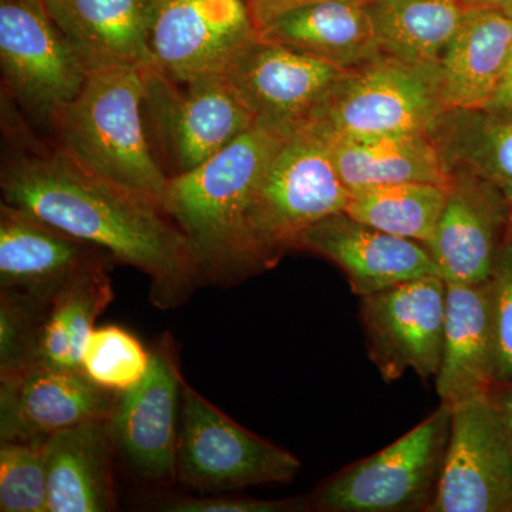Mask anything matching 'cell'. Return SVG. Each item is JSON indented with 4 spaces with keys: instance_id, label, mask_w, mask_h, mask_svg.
I'll return each instance as SVG.
<instances>
[{
    "instance_id": "39",
    "label": "cell",
    "mask_w": 512,
    "mask_h": 512,
    "mask_svg": "<svg viewBox=\"0 0 512 512\" xmlns=\"http://www.w3.org/2000/svg\"><path fill=\"white\" fill-rule=\"evenodd\" d=\"M505 13H507L508 16L512 19V6L510 8L503 9Z\"/></svg>"
},
{
    "instance_id": "4",
    "label": "cell",
    "mask_w": 512,
    "mask_h": 512,
    "mask_svg": "<svg viewBox=\"0 0 512 512\" xmlns=\"http://www.w3.org/2000/svg\"><path fill=\"white\" fill-rule=\"evenodd\" d=\"M350 191L329 143L311 128L282 140L259 178L242 229V279L274 268L306 231L346 210Z\"/></svg>"
},
{
    "instance_id": "38",
    "label": "cell",
    "mask_w": 512,
    "mask_h": 512,
    "mask_svg": "<svg viewBox=\"0 0 512 512\" xmlns=\"http://www.w3.org/2000/svg\"><path fill=\"white\" fill-rule=\"evenodd\" d=\"M508 237H510L512 239V214H511L510 227H508Z\"/></svg>"
},
{
    "instance_id": "3",
    "label": "cell",
    "mask_w": 512,
    "mask_h": 512,
    "mask_svg": "<svg viewBox=\"0 0 512 512\" xmlns=\"http://www.w3.org/2000/svg\"><path fill=\"white\" fill-rule=\"evenodd\" d=\"M144 93L146 67L89 74L52 128L56 147L77 164L161 204L170 177L148 137Z\"/></svg>"
},
{
    "instance_id": "33",
    "label": "cell",
    "mask_w": 512,
    "mask_h": 512,
    "mask_svg": "<svg viewBox=\"0 0 512 512\" xmlns=\"http://www.w3.org/2000/svg\"><path fill=\"white\" fill-rule=\"evenodd\" d=\"M299 500H255V498L218 495V497L178 498L163 505L167 512H291L305 507Z\"/></svg>"
},
{
    "instance_id": "15",
    "label": "cell",
    "mask_w": 512,
    "mask_h": 512,
    "mask_svg": "<svg viewBox=\"0 0 512 512\" xmlns=\"http://www.w3.org/2000/svg\"><path fill=\"white\" fill-rule=\"evenodd\" d=\"M511 202L493 184L468 173H451L447 200L429 247L447 284H483L491 278L508 237Z\"/></svg>"
},
{
    "instance_id": "19",
    "label": "cell",
    "mask_w": 512,
    "mask_h": 512,
    "mask_svg": "<svg viewBox=\"0 0 512 512\" xmlns=\"http://www.w3.org/2000/svg\"><path fill=\"white\" fill-rule=\"evenodd\" d=\"M103 258L111 256L29 212L0 204V289L50 303L74 275Z\"/></svg>"
},
{
    "instance_id": "18",
    "label": "cell",
    "mask_w": 512,
    "mask_h": 512,
    "mask_svg": "<svg viewBox=\"0 0 512 512\" xmlns=\"http://www.w3.org/2000/svg\"><path fill=\"white\" fill-rule=\"evenodd\" d=\"M160 0H45L87 74L154 67L150 35Z\"/></svg>"
},
{
    "instance_id": "26",
    "label": "cell",
    "mask_w": 512,
    "mask_h": 512,
    "mask_svg": "<svg viewBox=\"0 0 512 512\" xmlns=\"http://www.w3.org/2000/svg\"><path fill=\"white\" fill-rule=\"evenodd\" d=\"M103 258L74 275L53 296L40 330L37 363L83 372L82 356L96 320L113 301L109 266Z\"/></svg>"
},
{
    "instance_id": "21",
    "label": "cell",
    "mask_w": 512,
    "mask_h": 512,
    "mask_svg": "<svg viewBox=\"0 0 512 512\" xmlns=\"http://www.w3.org/2000/svg\"><path fill=\"white\" fill-rule=\"evenodd\" d=\"M512 50V19L503 9L468 8L439 63L446 109H484L497 90Z\"/></svg>"
},
{
    "instance_id": "14",
    "label": "cell",
    "mask_w": 512,
    "mask_h": 512,
    "mask_svg": "<svg viewBox=\"0 0 512 512\" xmlns=\"http://www.w3.org/2000/svg\"><path fill=\"white\" fill-rule=\"evenodd\" d=\"M151 349L148 373L119 394L110 416L117 451L138 477L154 483L177 480L178 431L184 377L174 339L164 335Z\"/></svg>"
},
{
    "instance_id": "35",
    "label": "cell",
    "mask_w": 512,
    "mask_h": 512,
    "mask_svg": "<svg viewBox=\"0 0 512 512\" xmlns=\"http://www.w3.org/2000/svg\"><path fill=\"white\" fill-rule=\"evenodd\" d=\"M484 109L510 111L512 113V50L507 66H505L503 77H501L500 83H498L497 90H495L490 103Z\"/></svg>"
},
{
    "instance_id": "24",
    "label": "cell",
    "mask_w": 512,
    "mask_h": 512,
    "mask_svg": "<svg viewBox=\"0 0 512 512\" xmlns=\"http://www.w3.org/2000/svg\"><path fill=\"white\" fill-rule=\"evenodd\" d=\"M323 137L328 140L333 161L349 191L387 184L429 183L448 187L450 183L439 147L426 134Z\"/></svg>"
},
{
    "instance_id": "23",
    "label": "cell",
    "mask_w": 512,
    "mask_h": 512,
    "mask_svg": "<svg viewBox=\"0 0 512 512\" xmlns=\"http://www.w3.org/2000/svg\"><path fill=\"white\" fill-rule=\"evenodd\" d=\"M259 39L298 50L343 70L382 55L367 2L329 0L289 10L259 29Z\"/></svg>"
},
{
    "instance_id": "12",
    "label": "cell",
    "mask_w": 512,
    "mask_h": 512,
    "mask_svg": "<svg viewBox=\"0 0 512 512\" xmlns=\"http://www.w3.org/2000/svg\"><path fill=\"white\" fill-rule=\"evenodd\" d=\"M447 282L427 275L360 298L370 359L386 382L414 370L436 377L443 356Z\"/></svg>"
},
{
    "instance_id": "22",
    "label": "cell",
    "mask_w": 512,
    "mask_h": 512,
    "mask_svg": "<svg viewBox=\"0 0 512 512\" xmlns=\"http://www.w3.org/2000/svg\"><path fill=\"white\" fill-rule=\"evenodd\" d=\"M110 421L93 420L45 441L49 512L116 510Z\"/></svg>"
},
{
    "instance_id": "5",
    "label": "cell",
    "mask_w": 512,
    "mask_h": 512,
    "mask_svg": "<svg viewBox=\"0 0 512 512\" xmlns=\"http://www.w3.org/2000/svg\"><path fill=\"white\" fill-rule=\"evenodd\" d=\"M143 109L151 146L168 177L207 163L255 126L225 74L178 83L146 67Z\"/></svg>"
},
{
    "instance_id": "7",
    "label": "cell",
    "mask_w": 512,
    "mask_h": 512,
    "mask_svg": "<svg viewBox=\"0 0 512 512\" xmlns=\"http://www.w3.org/2000/svg\"><path fill=\"white\" fill-rule=\"evenodd\" d=\"M450 426L451 407L441 403L402 439L326 481L313 495V507L326 512L429 510Z\"/></svg>"
},
{
    "instance_id": "10",
    "label": "cell",
    "mask_w": 512,
    "mask_h": 512,
    "mask_svg": "<svg viewBox=\"0 0 512 512\" xmlns=\"http://www.w3.org/2000/svg\"><path fill=\"white\" fill-rule=\"evenodd\" d=\"M427 511H512V446L493 394L451 407L446 456Z\"/></svg>"
},
{
    "instance_id": "31",
    "label": "cell",
    "mask_w": 512,
    "mask_h": 512,
    "mask_svg": "<svg viewBox=\"0 0 512 512\" xmlns=\"http://www.w3.org/2000/svg\"><path fill=\"white\" fill-rule=\"evenodd\" d=\"M47 306L26 293L0 289V377L37 363Z\"/></svg>"
},
{
    "instance_id": "8",
    "label": "cell",
    "mask_w": 512,
    "mask_h": 512,
    "mask_svg": "<svg viewBox=\"0 0 512 512\" xmlns=\"http://www.w3.org/2000/svg\"><path fill=\"white\" fill-rule=\"evenodd\" d=\"M301 461L269 443L184 383L178 431L177 480L202 491L288 483Z\"/></svg>"
},
{
    "instance_id": "29",
    "label": "cell",
    "mask_w": 512,
    "mask_h": 512,
    "mask_svg": "<svg viewBox=\"0 0 512 512\" xmlns=\"http://www.w3.org/2000/svg\"><path fill=\"white\" fill-rule=\"evenodd\" d=\"M150 365L151 349L119 325L94 328L84 345V375L109 392L133 389L146 377Z\"/></svg>"
},
{
    "instance_id": "13",
    "label": "cell",
    "mask_w": 512,
    "mask_h": 512,
    "mask_svg": "<svg viewBox=\"0 0 512 512\" xmlns=\"http://www.w3.org/2000/svg\"><path fill=\"white\" fill-rule=\"evenodd\" d=\"M259 37L247 0H160L151 28L154 67L178 83L224 74Z\"/></svg>"
},
{
    "instance_id": "25",
    "label": "cell",
    "mask_w": 512,
    "mask_h": 512,
    "mask_svg": "<svg viewBox=\"0 0 512 512\" xmlns=\"http://www.w3.org/2000/svg\"><path fill=\"white\" fill-rule=\"evenodd\" d=\"M431 137L448 174L468 173L498 188L512 205V113L447 109Z\"/></svg>"
},
{
    "instance_id": "20",
    "label": "cell",
    "mask_w": 512,
    "mask_h": 512,
    "mask_svg": "<svg viewBox=\"0 0 512 512\" xmlns=\"http://www.w3.org/2000/svg\"><path fill=\"white\" fill-rule=\"evenodd\" d=\"M495 386L490 284H447L443 356L436 376L441 403L454 407L490 394Z\"/></svg>"
},
{
    "instance_id": "9",
    "label": "cell",
    "mask_w": 512,
    "mask_h": 512,
    "mask_svg": "<svg viewBox=\"0 0 512 512\" xmlns=\"http://www.w3.org/2000/svg\"><path fill=\"white\" fill-rule=\"evenodd\" d=\"M0 67L8 96L50 126L89 77L45 0H0Z\"/></svg>"
},
{
    "instance_id": "1",
    "label": "cell",
    "mask_w": 512,
    "mask_h": 512,
    "mask_svg": "<svg viewBox=\"0 0 512 512\" xmlns=\"http://www.w3.org/2000/svg\"><path fill=\"white\" fill-rule=\"evenodd\" d=\"M2 201L136 268L168 311L204 284L190 241L160 202L92 173L56 146L3 157Z\"/></svg>"
},
{
    "instance_id": "6",
    "label": "cell",
    "mask_w": 512,
    "mask_h": 512,
    "mask_svg": "<svg viewBox=\"0 0 512 512\" xmlns=\"http://www.w3.org/2000/svg\"><path fill=\"white\" fill-rule=\"evenodd\" d=\"M446 110L437 64L423 66L380 55L346 70L309 128L330 137L431 136Z\"/></svg>"
},
{
    "instance_id": "32",
    "label": "cell",
    "mask_w": 512,
    "mask_h": 512,
    "mask_svg": "<svg viewBox=\"0 0 512 512\" xmlns=\"http://www.w3.org/2000/svg\"><path fill=\"white\" fill-rule=\"evenodd\" d=\"M493 313L495 384H512V239L498 252L488 279Z\"/></svg>"
},
{
    "instance_id": "2",
    "label": "cell",
    "mask_w": 512,
    "mask_h": 512,
    "mask_svg": "<svg viewBox=\"0 0 512 512\" xmlns=\"http://www.w3.org/2000/svg\"><path fill=\"white\" fill-rule=\"evenodd\" d=\"M284 138L254 126L207 163L168 178L161 204L190 241L204 284L241 281L245 212Z\"/></svg>"
},
{
    "instance_id": "27",
    "label": "cell",
    "mask_w": 512,
    "mask_h": 512,
    "mask_svg": "<svg viewBox=\"0 0 512 512\" xmlns=\"http://www.w3.org/2000/svg\"><path fill=\"white\" fill-rule=\"evenodd\" d=\"M382 55L436 66L466 6L461 0H367Z\"/></svg>"
},
{
    "instance_id": "11",
    "label": "cell",
    "mask_w": 512,
    "mask_h": 512,
    "mask_svg": "<svg viewBox=\"0 0 512 512\" xmlns=\"http://www.w3.org/2000/svg\"><path fill=\"white\" fill-rule=\"evenodd\" d=\"M345 73L333 64L258 37L224 74L254 117L255 126L289 137L315 123Z\"/></svg>"
},
{
    "instance_id": "30",
    "label": "cell",
    "mask_w": 512,
    "mask_h": 512,
    "mask_svg": "<svg viewBox=\"0 0 512 512\" xmlns=\"http://www.w3.org/2000/svg\"><path fill=\"white\" fill-rule=\"evenodd\" d=\"M0 511L49 512L45 441L0 440Z\"/></svg>"
},
{
    "instance_id": "28",
    "label": "cell",
    "mask_w": 512,
    "mask_h": 512,
    "mask_svg": "<svg viewBox=\"0 0 512 512\" xmlns=\"http://www.w3.org/2000/svg\"><path fill=\"white\" fill-rule=\"evenodd\" d=\"M447 200V187L429 183L377 185L350 191V217L421 244L429 245Z\"/></svg>"
},
{
    "instance_id": "17",
    "label": "cell",
    "mask_w": 512,
    "mask_h": 512,
    "mask_svg": "<svg viewBox=\"0 0 512 512\" xmlns=\"http://www.w3.org/2000/svg\"><path fill=\"white\" fill-rule=\"evenodd\" d=\"M339 266L359 298L427 275H440L429 247L387 234L350 217L348 212L316 222L296 241Z\"/></svg>"
},
{
    "instance_id": "34",
    "label": "cell",
    "mask_w": 512,
    "mask_h": 512,
    "mask_svg": "<svg viewBox=\"0 0 512 512\" xmlns=\"http://www.w3.org/2000/svg\"><path fill=\"white\" fill-rule=\"evenodd\" d=\"M247 2L259 30L264 28L266 23L284 15L289 10L315 5V3L329 2V0H247ZM362 2H367V0H362Z\"/></svg>"
},
{
    "instance_id": "16",
    "label": "cell",
    "mask_w": 512,
    "mask_h": 512,
    "mask_svg": "<svg viewBox=\"0 0 512 512\" xmlns=\"http://www.w3.org/2000/svg\"><path fill=\"white\" fill-rule=\"evenodd\" d=\"M117 397L83 372L35 363L0 377V440L46 441L87 421L110 419Z\"/></svg>"
},
{
    "instance_id": "37",
    "label": "cell",
    "mask_w": 512,
    "mask_h": 512,
    "mask_svg": "<svg viewBox=\"0 0 512 512\" xmlns=\"http://www.w3.org/2000/svg\"><path fill=\"white\" fill-rule=\"evenodd\" d=\"M468 8H497L505 9L512 6V0H461Z\"/></svg>"
},
{
    "instance_id": "36",
    "label": "cell",
    "mask_w": 512,
    "mask_h": 512,
    "mask_svg": "<svg viewBox=\"0 0 512 512\" xmlns=\"http://www.w3.org/2000/svg\"><path fill=\"white\" fill-rule=\"evenodd\" d=\"M491 394H493V399L497 403L498 409H500L501 416H503L512 446V384H498Z\"/></svg>"
}]
</instances>
